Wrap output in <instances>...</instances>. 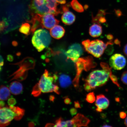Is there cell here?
I'll return each instance as SVG.
<instances>
[{"label": "cell", "mask_w": 127, "mask_h": 127, "mask_svg": "<svg viewBox=\"0 0 127 127\" xmlns=\"http://www.w3.org/2000/svg\"><path fill=\"white\" fill-rule=\"evenodd\" d=\"M90 35L95 38L99 37L102 34V27L99 24L95 23L90 27L89 31Z\"/></svg>", "instance_id": "obj_13"}, {"label": "cell", "mask_w": 127, "mask_h": 127, "mask_svg": "<svg viewBox=\"0 0 127 127\" xmlns=\"http://www.w3.org/2000/svg\"><path fill=\"white\" fill-rule=\"evenodd\" d=\"M55 127H67V122L63 120L62 118H59L55 121Z\"/></svg>", "instance_id": "obj_23"}, {"label": "cell", "mask_w": 127, "mask_h": 127, "mask_svg": "<svg viewBox=\"0 0 127 127\" xmlns=\"http://www.w3.org/2000/svg\"><path fill=\"white\" fill-rule=\"evenodd\" d=\"M72 120L74 127L87 126L90 122L89 119L80 114H77Z\"/></svg>", "instance_id": "obj_10"}, {"label": "cell", "mask_w": 127, "mask_h": 127, "mask_svg": "<svg viewBox=\"0 0 127 127\" xmlns=\"http://www.w3.org/2000/svg\"><path fill=\"white\" fill-rule=\"evenodd\" d=\"M101 67L102 68L103 70L108 71L110 73L112 72V67H109L108 64L107 63L101 62L100 63Z\"/></svg>", "instance_id": "obj_28"}, {"label": "cell", "mask_w": 127, "mask_h": 127, "mask_svg": "<svg viewBox=\"0 0 127 127\" xmlns=\"http://www.w3.org/2000/svg\"><path fill=\"white\" fill-rule=\"evenodd\" d=\"M58 78L57 74L50 75L48 71L45 70L39 83H37L41 92L44 93L54 92L57 94L59 95V87L53 84L54 82L57 80Z\"/></svg>", "instance_id": "obj_1"}, {"label": "cell", "mask_w": 127, "mask_h": 127, "mask_svg": "<svg viewBox=\"0 0 127 127\" xmlns=\"http://www.w3.org/2000/svg\"><path fill=\"white\" fill-rule=\"evenodd\" d=\"M7 22L5 20L0 21V33L4 31L7 26Z\"/></svg>", "instance_id": "obj_29"}, {"label": "cell", "mask_w": 127, "mask_h": 127, "mask_svg": "<svg viewBox=\"0 0 127 127\" xmlns=\"http://www.w3.org/2000/svg\"><path fill=\"white\" fill-rule=\"evenodd\" d=\"M125 124L126 126L127 127V116L125 121Z\"/></svg>", "instance_id": "obj_46"}, {"label": "cell", "mask_w": 127, "mask_h": 127, "mask_svg": "<svg viewBox=\"0 0 127 127\" xmlns=\"http://www.w3.org/2000/svg\"><path fill=\"white\" fill-rule=\"evenodd\" d=\"M74 106L76 108H81L80 105L78 101H76L74 102Z\"/></svg>", "instance_id": "obj_37"}, {"label": "cell", "mask_w": 127, "mask_h": 127, "mask_svg": "<svg viewBox=\"0 0 127 127\" xmlns=\"http://www.w3.org/2000/svg\"><path fill=\"white\" fill-rule=\"evenodd\" d=\"M16 117V114L10 106L0 107V127L7 126Z\"/></svg>", "instance_id": "obj_5"}, {"label": "cell", "mask_w": 127, "mask_h": 127, "mask_svg": "<svg viewBox=\"0 0 127 127\" xmlns=\"http://www.w3.org/2000/svg\"><path fill=\"white\" fill-rule=\"evenodd\" d=\"M84 88H85V90L87 92L91 91L92 90L91 87H90V85L87 82H86L85 85H84Z\"/></svg>", "instance_id": "obj_32"}, {"label": "cell", "mask_w": 127, "mask_h": 127, "mask_svg": "<svg viewBox=\"0 0 127 127\" xmlns=\"http://www.w3.org/2000/svg\"><path fill=\"white\" fill-rule=\"evenodd\" d=\"M123 51L125 55L127 56V44L124 47Z\"/></svg>", "instance_id": "obj_39"}, {"label": "cell", "mask_w": 127, "mask_h": 127, "mask_svg": "<svg viewBox=\"0 0 127 127\" xmlns=\"http://www.w3.org/2000/svg\"><path fill=\"white\" fill-rule=\"evenodd\" d=\"M20 32L25 35H29L31 31V26L29 23H25L22 24L19 29Z\"/></svg>", "instance_id": "obj_20"}, {"label": "cell", "mask_w": 127, "mask_h": 127, "mask_svg": "<svg viewBox=\"0 0 127 127\" xmlns=\"http://www.w3.org/2000/svg\"><path fill=\"white\" fill-rule=\"evenodd\" d=\"M121 80L124 84L127 85V71L123 73L121 76Z\"/></svg>", "instance_id": "obj_30"}, {"label": "cell", "mask_w": 127, "mask_h": 127, "mask_svg": "<svg viewBox=\"0 0 127 127\" xmlns=\"http://www.w3.org/2000/svg\"><path fill=\"white\" fill-rule=\"evenodd\" d=\"M42 93L40 90L39 89L37 84H36L33 87L32 94L34 96L37 97L39 96Z\"/></svg>", "instance_id": "obj_26"}, {"label": "cell", "mask_w": 127, "mask_h": 127, "mask_svg": "<svg viewBox=\"0 0 127 127\" xmlns=\"http://www.w3.org/2000/svg\"><path fill=\"white\" fill-rule=\"evenodd\" d=\"M127 60L123 55L116 54L110 57L109 60V65L111 67L116 70H120L126 66Z\"/></svg>", "instance_id": "obj_7"}, {"label": "cell", "mask_w": 127, "mask_h": 127, "mask_svg": "<svg viewBox=\"0 0 127 127\" xmlns=\"http://www.w3.org/2000/svg\"><path fill=\"white\" fill-rule=\"evenodd\" d=\"M8 104L9 106L13 107L16 103V101L15 99L14 98H10L8 100Z\"/></svg>", "instance_id": "obj_31"}, {"label": "cell", "mask_w": 127, "mask_h": 127, "mask_svg": "<svg viewBox=\"0 0 127 127\" xmlns=\"http://www.w3.org/2000/svg\"><path fill=\"white\" fill-rule=\"evenodd\" d=\"M54 15L48 13L41 16V20L42 28L50 30L58 24L59 21L56 18Z\"/></svg>", "instance_id": "obj_8"}, {"label": "cell", "mask_w": 127, "mask_h": 127, "mask_svg": "<svg viewBox=\"0 0 127 127\" xmlns=\"http://www.w3.org/2000/svg\"><path fill=\"white\" fill-rule=\"evenodd\" d=\"M95 104L97 107V112H101L103 110L107 109L109 107V101L104 95L100 94L96 96Z\"/></svg>", "instance_id": "obj_9"}, {"label": "cell", "mask_w": 127, "mask_h": 127, "mask_svg": "<svg viewBox=\"0 0 127 127\" xmlns=\"http://www.w3.org/2000/svg\"><path fill=\"white\" fill-rule=\"evenodd\" d=\"M9 89L11 93L13 94L17 95L22 93L23 91V87L20 82L15 81L10 84Z\"/></svg>", "instance_id": "obj_14"}, {"label": "cell", "mask_w": 127, "mask_h": 127, "mask_svg": "<svg viewBox=\"0 0 127 127\" xmlns=\"http://www.w3.org/2000/svg\"><path fill=\"white\" fill-rule=\"evenodd\" d=\"M115 13L118 16H120L122 15V12L120 9H115Z\"/></svg>", "instance_id": "obj_38"}, {"label": "cell", "mask_w": 127, "mask_h": 127, "mask_svg": "<svg viewBox=\"0 0 127 127\" xmlns=\"http://www.w3.org/2000/svg\"><path fill=\"white\" fill-rule=\"evenodd\" d=\"M77 69V74L74 79V81L79 82V78L81 73L83 70L86 71L90 70L92 64V61L90 56L79 58L75 62Z\"/></svg>", "instance_id": "obj_6"}, {"label": "cell", "mask_w": 127, "mask_h": 127, "mask_svg": "<svg viewBox=\"0 0 127 127\" xmlns=\"http://www.w3.org/2000/svg\"><path fill=\"white\" fill-rule=\"evenodd\" d=\"M10 96V91L7 87L4 85L0 87V100H7Z\"/></svg>", "instance_id": "obj_19"}, {"label": "cell", "mask_w": 127, "mask_h": 127, "mask_svg": "<svg viewBox=\"0 0 127 127\" xmlns=\"http://www.w3.org/2000/svg\"><path fill=\"white\" fill-rule=\"evenodd\" d=\"M70 112L72 116L75 115L77 113V110L75 108H71L70 110Z\"/></svg>", "instance_id": "obj_33"}, {"label": "cell", "mask_w": 127, "mask_h": 127, "mask_svg": "<svg viewBox=\"0 0 127 127\" xmlns=\"http://www.w3.org/2000/svg\"><path fill=\"white\" fill-rule=\"evenodd\" d=\"M59 82L60 86L63 88L69 87L71 83L70 77L69 76L64 74H62L60 75Z\"/></svg>", "instance_id": "obj_17"}, {"label": "cell", "mask_w": 127, "mask_h": 127, "mask_svg": "<svg viewBox=\"0 0 127 127\" xmlns=\"http://www.w3.org/2000/svg\"><path fill=\"white\" fill-rule=\"evenodd\" d=\"M106 10L99 9L96 17L93 18L94 23L100 25V23H105L106 20L104 16L106 14Z\"/></svg>", "instance_id": "obj_18"}, {"label": "cell", "mask_w": 127, "mask_h": 127, "mask_svg": "<svg viewBox=\"0 0 127 127\" xmlns=\"http://www.w3.org/2000/svg\"><path fill=\"white\" fill-rule=\"evenodd\" d=\"M1 44L0 43V46Z\"/></svg>", "instance_id": "obj_49"}, {"label": "cell", "mask_w": 127, "mask_h": 127, "mask_svg": "<svg viewBox=\"0 0 127 127\" xmlns=\"http://www.w3.org/2000/svg\"><path fill=\"white\" fill-rule=\"evenodd\" d=\"M47 6L51 11L52 14L57 15L60 13L59 9L57 8L58 4L56 0H45Z\"/></svg>", "instance_id": "obj_15"}, {"label": "cell", "mask_w": 127, "mask_h": 127, "mask_svg": "<svg viewBox=\"0 0 127 127\" xmlns=\"http://www.w3.org/2000/svg\"><path fill=\"white\" fill-rule=\"evenodd\" d=\"M63 13L61 17V20L65 24L70 25L75 21V15L72 12L69 11V10L65 11Z\"/></svg>", "instance_id": "obj_12"}, {"label": "cell", "mask_w": 127, "mask_h": 127, "mask_svg": "<svg viewBox=\"0 0 127 127\" xmlns=\"http://www.w3.org/2000/svg\"><path fill=\"white\" fill-rule=\"evenodd\" d=\"M55 125L54 124L51 123H48L47 124L45 125V127H54Z\"/></svg>", "instance_id": "obj_43"}, {"label": "cell", "mask_w": 127, "mask_h": 127, "mask_svg": "<svg viewBox=\"0 0 127 127\" xmlns=\"http://www.w3.org/2000/svg\"><path fill=\"white\" fill-rule=\"evenodd\" d=\"M65 30L63 27L56 25L50 29L51 36L54 38L60 39L64 35Z\"/></svg>", "instance_id": "obj_11"}, {"label": "cell", "mask_w": 127, "mask_h": 127, "mask_svg": "<svg viewBox=\"0 0 127 127\" xmlns=\"http://www.w3.org/2000/svg\"><path fill=\"white\" fill-rule=\"evenodd\" d=\"M119 115H120V117L121 118L124 119L126 118L127 114L126 113L124 112H121L120 113Z\"/></svg>", "instance_id": "obj_35"}, {"label": "cell", "mask_w": 127, "mask_h": 127, "mask_svg": "<svg viewBox=\"0 0 127 127\" xmlns=\"http://www.w3.org/2000/svg\"><path fill=\"white\" fill-rule=\"evenodd\" d=\"M82 44L86 51L96 58L102 56L107 46V44L97 39L92 41L86 40L82 41Z\"/></svg>", "instance_id": "obj_4"}, {"label": "cell", "mask_w": 127, "mask_h": 127, "mask_svg": "<svg viewBox=\"0 0 127 127\" xmlns=\"http://www.w3.org/2000/svg\"><path fill=\"white\" fill-rule=\"evenodd\" d=\"M103 127H112L111 126H110V125H103Z\"/></svg>", "instance_id": "obj_47"}, {"label": "cell", "mask_w": 127, "mask_h": 127, "mask_svg": "<svg viewBox=\"0 0 127 127\" xmlns=\"http://www.w3.org/2000/svg\"><path fill=\"white\" fill-rule=\"evenodd\" d=\"M64 102L66 104H70L71 101L70 99L67 97H66L64 99Z\"/></svg>", "instance_id": "obj_36"}, {"label": "cell", "mask_w": 127, "mask_h": 127, "mask_svg": "<svg viewBox=\"0 0 127 127\" xmlns=\"http://www.w3.org/2000/svg\"><path fill=\"white\" fill-rule=\"evenodd\" d=\"M107 37V39L109 40H112V39H113V36L110 34H108Z\"/></svg>", "instance_id": "obj_41"}, {"label": "cell", "mask_w": 127, "mask_h": 127, "mask_svg": "<svg viewBox=\"0 0 127 127\" xmlns=\"http://www.w3.org/2000/svg\"><path fill=\"white\" fill-rule=\"evenodd\" d=\"M55 99V96H53V95H50L49 99H50V101H52V102H53V101H54Z\"/></svg>", "instance_id": "obj_42"}, {"label": "cell", "mask_w": 127, "mask_h": 127, "mask_svg": "<svg viewBox=\"0 0 127 127\" xmlns=\"http://www.w3.org/2000/svg\"><path fill=\"white\" fill-rule=\"evenodd\" d=\"M67 59L75 62L79 58L81 55L79 52L74 49H69L65 53Z\"/></svg>", "instance_id": "obj_16"}, {"label": "cell", "mask_w": 127, "mask_h": 127, "mask_svg": "<svg viewBox=\"0 0 127 127\" xmlns=\"http://www.w3.org/2000/svg\"><path fill=\"white\" fill-rule=\"evenodd\" d=\"M109 77H110L111 80L114 84H115L119 88H122L118 83V78H117V76L114 75L113 74H112V72H111L109 73Z\"/></svg>", "instance_id": "obj_27"}, {"label": "cell", "mask_w": 127, "mask_h": 127, "mask_svg": "<svg viewBox=\"0 0 127 127\" xmlns=\"http://www.w3.org/2000/svg\"><path fill=\"white\" fill-rule=\"evenodd\" d=\"M7 59L9 61H12L13 60V57L11 55H8Z\"/></svg>", "instance_id": "obj_40"}, {"label": "cell", "mask_w": 127, "mask_h": 127, "mask_svg": "<svg viewBox=\"0 0 127 127\" xmlns=\"http://www.w3.org/2000/svg\"><path fill=\"white\" fill-rule=\"evenodd\" d=\"M5 105V103L4 101L0 100V107H3Z\"/></svg>", "instance_id": "obj_44"}, {"label": "cell", "mask_w": 127, "mask_h": 127, "mask_svg": "<svg viewBox=\"0 0 127 127\" xmlns=\"http://www.w3.org/2000/svg\"><path fill=\"white\" fill-rule=\"evenodd\" d=\"M36 0L38 1H39L41 0Z\"/></svg>", "instance_id": "obj_48"}, {"label": "cell", "mask_w": 127, "mask_h": 127, "mask_svg": "<svg viewBox=\"0 0 127 127\" xmlns=\"http://www.w3.org/2000/svg\"><path fill=\"white\" fill-rule=\"evenodd\" d=\"M86 100L87 102L90 103L94 102L95 100V97L94 93L93 92H92L87 94Z\"/></svg>", "instance_id": "obj_25"}, {"label": "cell", "mask_w": 127, "mask_h": 127, "mask_svg": "<svg viewBox=\"0 0 127 127\" xmlns=\"http://www.w3.org/2000/svg\"><path fill=\"white\" fill-rule=\"evenodd\" d=\"M51 41L49 32L44 29H40L34 32L32 42L34 47L39 52H41L50 45Z\"/></svg>", "instance_id": "obj_2"}, {"label": "cell", "mask_w": 127, "mask_h": 127, "mask_svg": "<svg viewBox=\"0 0 127 127\" xmlns=\"http://www.w3.org/2000/svg\"><path fill=\"white\" fill-rule=\"evenodd\" d=\"M69 49H74L78 51L81 55L83 53V50L81 46L78 44H74L70 46Z\"/></svg>", "instance_id": "obj_24"}, {"label": "cell", "mask_w": 127, "mask_h": 127, "mask_svg": "<svg viewBox=\"0 0 127 127\" xmlns=\"http://www.w3.org/2000/svg\"><path fill=\"white\" fill-rule=\"evenodd\" d=\"M4 64V59L0 55V71L2 69V66Z\"/></svg>", "instance_id": "obj_34"}, {"label": "cell", "mask_w": 127, "mask_h": 127, "mask_svg": "<svg viewBox=\"0 0 127 127\" xmlns=\"http://www.w3.org/2000/svg\"><path fill=\"white\" fill-rule=\"evenodd\" d=\"M71 5L72 8L76 12H84L83 6L77 0H72L71 2Z\"/></svg>", "instance_id": "obj_22"}, {"label": "cell", "mask_w": 127, "mask_h": 127, "mask_svg": "<svg viewBox=\"0 0 127 127\" xmlns=\"http://www.w3.org/2000/svg\"><path fill=\"white\" fill-rule=\"evenodd\" d=\"M114 42L115 43V44H117V45H120V41L118 39H116L114 41Z\"/></svg>", "instance_id": "obj_45"}, {"label": "cell", "mask_w": 127, "mask_h": 127, "mask_svg": "<svg viewBox=\"0 0 127 127\" xmlns=\"http://www.w3.org/2000/svg\"><path fill=\"white\" fill-rule=\"evenodd\" d=\"M10 107L12 108L16 114V117H15V120H20L24 115L25 112L24 110L18 107H15L14 106L13 107H11V106Z\"/></svg>", "instance_id": "obj_21"}, {"label": "cell", "mask_w": 127, "mask_h": 127, "mask_svg": "<svg viewBox=\"0 0 127 127\" xmlns=\"http://www.w3.org/2000/svg\"><path fill=\"white\" fill-rule=\"evenodd\" d=\"M109 72L101 70H96L90 73L85 80L92 90L102 86L109 80Z\"/></svg>", "instance_id": "obj_3"}]
</instances>
